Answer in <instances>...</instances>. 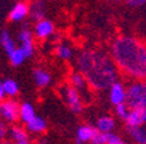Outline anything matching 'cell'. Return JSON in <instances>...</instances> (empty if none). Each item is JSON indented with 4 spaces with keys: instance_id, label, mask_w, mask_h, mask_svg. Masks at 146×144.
Returning <instances> with one entry per match:
<instances>
[{
    "instance_id": "obj_1",
    "label": "cell",
    "mask_w": 146,
    "mask_h": 144,
    "mask_svg": "<svg viewBox=\"0 0 146 144\" xmlns=\"http://www.w3.org/2000/svg\"><path fill=\"white\" fill-rule=\"evenodd\" d=\"M111 57L123 75L146 81V42L141 38L123 35L111 45Z\"/></svg>"
},
{
    "instance_id": "obj_2",
    "label": "cell",
    "mask_w": 146,
    "mask_h": 144,
    "mask_svg": "<svg viewBox=\"0 0 146 144\" xmlns=\"http://www.w3.org/2000/svg\"><path fill=\"white\" fill-rule=\"evenodd\" d=\"M80 73L85 75L91 88L97 91L107 90L117 79V68L112 57L102 51H84L77 57Z\"/></svg>"
},
{
    "instance_id": "obj_3",
    "label": "cell",
    "mask_w": 146,
    "mask_h": 144,
    "mask_svg": "<svg viewBox=\"0 0 146 144\" xmlns=\"http://www.w3.org/2000/svg\"><path fill=\"white\" fill-rule=\"evenodd\" d=\"M125 104L129 109L146 108V81H136L127 88Z\"/></svg>"
},
{
    "instance_id": "obj_4",
    "label": "cell",
    "mask_w": 146,
    "mask_h": 144,
    "mask_svg": "<svg viewBox=\"0 0 146 144\" xmlns=\"http://www.w3.org/2000/svg\"><path fill=\"white\" fill-rule=\"evenodd\" d=\"M61 95H63L67 105L73 113H81L82 109H84V105H82L81 96H80V92L77 88H74L72 84H65L61 88Z\"/></svg>"
},
{
    "instance_id": "obj_5",
    "label": "cell",
    "mask_w": 146,
    "mask_h": 144,
    "mask_svg": "<svg viewBox=\"0 0 146 144\" xmlns=\"http://www.w3.org/2000/svg\"><path fill=\"white\" fill-rule=\"evenodd\" d=\"M0 118L5 122H16L20 118V104L13 99L3 100L0 103Z\"/></svg>"
},
{
    "instance_id": "obj_6",
    "label": "cell",
    "mask_w": 146,
    "mask_h": 144,
    "mask_svg": "<svg viewBox=\"0 0 146 144\" xmlns=\"http://www.w3.org/2000/svg\"><path fill=\"white\" fill-rule=\"evenodd\" d=\"M125 122L127 127H141L143 123H146V108L131 109Z\"/></svg>"
},
{
    "instance_id": "obj_7",
    "label": "cell",
    "mask_w": 146,
    "mask_h": 144,
    "mask_svg": "<svg viewBox=\"0 0 146 144\" xmlns=\"http://www.w3.org/2000/svg\"><path fill=\"white\" fill-rule=\"evenodd\" d=\"M125 96H127V90L120 82H115L110 87V101L115 107L125 103Z\"/></svg>"
},
{
    "instance_id": "obj_8",
    "label": "cell",
    "mask_w": 146,
    "mask_h": 144,
    "mask_svg": "<svg viewBox=\"0 0 146 144\" xmlns=\"http://www.w3.org/2000/svg\"><path fill=\"white\" fill-rule=\"evenodd\" d=\"M27 14H29V4L25 3V1H18L12 8V11L8 16V20L12 22H20Z\"/></svg>"
},
{
    "instance_id": "obj_9",
    "label": "cell",
    "mask_w": 146,
    "mask_h": 144,
    "mask_svg": "<svg viewBox=\"0 0 146 144\" xmlns=\"http://www.w3.org/2000/svg\"><path fill=\"white\" fill-rule=\"evenodd\" d=\"M54 33V24L48 20H40L35 24L34 34L38 39H46Z\"/></svg>"
},
{
    "instance_id": "obj_10",
    "label": "cell",
    "mask_w": 146,
    "mask_h": 144,
    "mask_svg": "<svg viewBox=\"0 0 146 144\" xmlns=\"http://www.w3.org/2000/svg\"><path fill=\"white\" fill-rule=\"evenodd\" d=\"M29 14L33 21H40L44 20L46 14V4L43 0H33L29 5Z\"/></svg>"
},
{
    "instance_id": "obj_11",
    "label": "cell",
    "mask_w": 146,
    "mask_h": 144,
    "mask_svg": "<svg viewBox=\"0 0 146 144\" xmlns=\"http://www.w3.org/2000/svg\"><path fill=\"white\" fill-rule=\"evenodd\" d=\"M9 135L15 144H30L26 130L22 129L21 126H16V125L12 126L9 129Z\"/></svg>"
},
{
    "instance_id": "obj_12",
    "label": "cell",
    "mask_w": 146,
    "mask_h": 144,
    "mask_svg": "<svg viewBox=\"0 0 146 144\" xmlns=\"http://www.w3.org/2000/svg\"><path fill=\"white\" fill-rule=\"evenodd\" d=\"M97 129L93 126H89V125H85V126H81L78 130H77V138H76V143L77 144H82L86 143V141H91L93 136H94Z\"/></svg>"
},
{
    "instance_id": "obj_13",
    "label": "cell",
    "mask_w": 146,
    "mask_h": 144,
    "mask_svg": "<svg viewBox=\"0 0 146 144\" xmlns=\"http://www.w3.org/2000/svg\"><path fill=\"white\" fill-rule=\"evenodd\" d=\"M69 84H72L73 87L77 88L78 91H84L86 90L89 83L82 73H72L69 77Z\"/></svg>"
},
{
    "instance_id": "obj_14",
    "label": "cell",
    "mask_w": 146,
    "mask_h": 144,
    "mask_svg": "<svg viewBox=\"0 0 146 144\" xmlns=\"http://www.w3.org/2000/svg\"><path fill=\"white\" fill-rule=\"evenodd\" d=\"M34 79L38 87H46L51 82V75L43 69H34Z\"/></svg>"
},
{
    "instance_id": "obj_15",
    "label": "cell",
    "mask_w": 146,
    "mask_h": 144,
    "mask_svg": "<svg viewBox=\"0 0 146 144\" xmlns=\"http://www.w3.org/2000/svg\"><path fill=\"white\" fill-rule=\"evenodd\" d=\"M34 117H35V110H34L33 105L30 103L21 104V107H20V118H21V121L27 123V122H30Z\"/></svg>"
},
{
    "instance_id": "obj_16",
    "label": "cell",
    "mask_w": 146,
    "mask_h": 144,
    "mask_svg": "<svg viewBox=\"0 0 146 144\" xmlns=\"http://www.w3.org/2000/svg\"><path fill=\"white\" fill-rule=\"evenodd\" d=\"M26 127H27V130H30L31 132H43L47 129V123H46V121L43 120V118L35 116L30 122L26 123Z\"/></svg>"
},
{
    "instance_id": "obj_17",
    "label": "cell",
    "mask_w": 146,
    "mask_h": 144,
    "mask_svg": "<svg viewBox=\"0 0 146 144\" xmlns=\"http://www.w3.org/2000/svg\"><path fill=\"white\" fill-rule=\"evenodd\" d=\"M0 43H1L3 48L5 49V52L8 55H11L16 48H17L16 44H15V42H13V39H12V36L9 35V33L7 30L1 31V35H0Z\"/></svg>"
},
{
    "instance_id": "obj_18",
    "label": "cell",
    "mask_w": 146,
    "mask_h": 144,
    "mask_svg": "<svg viewBox=\"0 0 146 144\" xmlns=\"http://www.w3.org/2000/svg\"><path fill=\"white\" fill-rule=\"evenodd\" d=\"M113 127H115V121H113V118L108 117V116L100 117L97 121V129L102 132H111Z\"/></svg>"
},
{
    "instance_id": "obj_19",
    "label": "cell",
    "mask_w": 146,
    "mask_h": 144,
    "mask_svg": "<svg viewBox=\"0 0 146 144\" xmlns=\"http://www.w3.org/2000/svg\"><path fill=\"white\" fill-rule=\"evenodd\" d=\"M128 131L138 144H146V131L142 127H128Z\"/></svg>"
},
{
    "instance_id": "obj_20",
    "label": "cell",
    "mask_w": 146,
    "mask_h": 144,
    "mask_svg": "<svg viewBox=\"0 0 146 144\" xmlns=\"http://www.w3.org/2000/svg\"><path fill=\"white\" fill-rule=\"evenodd\" d=\"M8 56H9V61H11V64H12L13 66L21 65V64L24 62V60L26 59V56H25V53L22 52L21 48H16L15 51L11 55H8Z\"/></svg>"
},
{
    "instance_id": "obj_21",
    "label": "cell",
    "mask_w": 146,
    "mask_h": 144,
    "mask_svg": "<svg viewBox=\"0 0 146 144\" xmlns=\"http://www.w3.org/2000/svg\"><path fill=\"white\" fill-rule=\"evenodd\" d=\"M3 87H4V91H5V95L7 96H16L18 92V86L13 79H5L3 82Z\"/></svg>"
},
{
    "instance_id": "obj_22",
    "label": "cell",
    "mask_w": 146,
    "mask_h": 144,
    "mask_svg": "<svg viewBox=\"0 0 146 144\" xmlns=\"http://www.w3.org/2000/svg\"><path fill=\"white\" fill-rule=\"evenodd\" d=\"M55 53L58 55V57L63 59V60H68L72 56V49L65 44H59L55 48Z\"/></svg>"
},
{
    "instance_id": "obj_23",
    "label": "cell",
    "mask_w": 146,
    "mask_h": 144,
    "mask_svg": "<svg viewBox=\"0 0 146 144\" xmlns=\"http://www.w3.org/2000/svg\"><path fill=\"white\" fill-rule=\"evenodd\" d=\"M20 48H21L22 52L25 53L26 59L27 57H31L33 56V53H34V42H33V39L26 40V42H22V44H21V47Z\"/></svg>"
},
{
    "instance_id": "obj_24",
    "label": "cell",
    "mask_w": 146,
    "mask_h": 144,
    "mask_svg": "<svg viewBox=\"0 0 146 144\" xmlns=\"http://www.w3.org/2000/svg\"><path fill=\"white\" fill-rule=\"evenodd\" d=\"M18 39L21 40V43L33 39V34H31V31H30V29H29V26H27V24H24V27L20 30V33H18Z\"/></svg>"
},
{
    "instance_id": "obj_25",
    "label": "cell",
    "mask_w": 146,
    "mask_h": 144,
    "mask_svg": "<svg viewBox=\"0 0 146 144\" xmlns=\"http://www.w3.org/2000/svg\"><path fill=\"white\" fill-rule=\"evenodd\" d=\"M91 143L93 144H106L107 143V132H102L97 129L94 136L91 139Z\"/></svg>"
},
{
    "instance_id": "obj_26",
    "label": "cell",
    "mask_w": 146,
    "mask_h": 144,
    "mask_svg": "<svg viewBox=\"0 0 146 144\" xmlns=\"http://www.w3.org/2000/svg\"><path fill=\"white\" fill-rule=\"evenodd\" d=\"M116 114H117L121 120H127L128 114H129V108H128V105L125 104V103L116 105Z\"/></svg>"
},
{
    "instance_id": "obj_27",
    "label": "cell",
    "mask_w": 146,
    "mask_h": 144,
    "mask_svg": "<svg viewBox=\"0 0 146 144\" xmlns=\"http://www.w3.org/2000/svg\"><path fill=\"white\" fill-rule=\"evenodd\" d=\"M7 134H8V127H7V125L4 122H0V144H3L4 139H5Z\"/></svg>"
},
{
    "instance_id": "obj_28",
    "label": "cell",
    "mask_w": 146,
    "mask_h": 144,
    "mask_svg": "<svg viewBox=\"0 0 146 144\" xmlns=\"http://www.w3.org/2000/svg\"><path fill=\"white\" fill-rule=\"evenodd\" d=\"M117 141H120V138H119L116 134H113V132H107V143L106 144H116Z\"/></svg>"
},
{
    "instance_id": "obj_29",
    "label": "cell",
    "mask_w": 146,
    "mask_h": 144,
    "mask_svg": "<svg viewBox=\"0 0 146 144\" xmlns=\"http://www.w3.org/2000/svg\"><path fill=\"white\" fill-rule=\"evenodd\" d=\"M125 1L132 7H140V5H142V4L146 3V0H125Z\"/></svg>"
},
{
    "instance_id": "obj_30",
    "label": "cell",
    "mask_w": 146,
    "mask_h": 144,
    "mask_svg": "<svg viewBox=\"0 0 146 144\" xmlns=\"http://www.w3.org/2000/svg\"><path fill=\"white\" fill-rule=\"evenodd\" d=\"M5 91H4V87H3V82H0V103L4 100V97H5Z\"/></svg>"
},
{
    "instance_id": "obj_31",
    "label": "cell",
    "mask_w": 146,
    "mask_h": 144,
    "mask_svg": "<svg viewBox=\"0 0 146 144\" xmlns=\"http://www.w3.org/2000/svg\"><path fill=\"white\" fill-rule=\"evenodd\" d=\"M3 144H15V143H13V141H8V140H5Z\"/></svg>"
},
{
    "instance_id": "obj_32",
    "label": "cell",
    "mask_w": 146,
    "mask_h": 144,
    "mask_svg": "<svg viewBox=\"0 0 146 144\" xmlns=\"http://www.w3.org/2000/svg\"><path fill=\"white\" fill-rule=\"evenodd\" d=\"M116 144H125V143H124V141H121V140H120V141H117V143H116Z\"/></svg>"
}]
</instances>
